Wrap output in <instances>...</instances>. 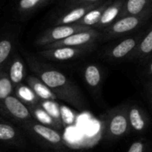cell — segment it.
Listing matches in <instances>:
<instances>
[{"label": "cell", "mask_w": 152, "mask_h": 152, "mask_svg": "<svg viewBox=\"0 0 152 152\" xmlns=\"http://www.w3.org/2000/svg\"><path fill=\"white\" fill-rule=\"evenodd\" d=\"M39 79L60 99L81 111L87 108V103L79 91L78 87L69 80V78L60 71L50 69H35Z\"/></svg>", "instance_id": "1"}, {"label": "cell", "mask_w": 152, "mask_h": 152, "mask_svg": "<svg viewBox=\"0 0 152 152\" xmlns=\"http://www.w3.org/2000/svg\"><path fill=\"white\" fill-rule=\"evenodd\" d=\"M128 108V104H121L106 113L103 118V134L106 140H118L130 133Z\"/></svg>", "instance_id": "2"}, {"label": "cell", "mask_w": 152, "mask_h": 152, "mask_svg": "<svg viewBox=\"0 0 152 152\" xmlns=\"http://www.w3.org/2000/svg\"><path fill=\"white\" fill-rule=\"evenodd\" d=\"M0 110L5 115L24 123L33 120L28 108L13 94L6 97L0 103Z\"/></svg>", "instance_id": "3"}, {"label": "cell", "mask_w": 152, "mask_h": 152, "mask_svg": "<svg viewBox=\"0 0 152 152\" xmlns=\"http://www.w3.org/2000/svg\"><path fill=\"white\" fill-rule=\"evenodd\" d=\"M25 126L35 136L51 144L52 146L57 148L63 146V137L58 130L39 124L34 119L27 122Z\"/></svg>", "instance_id": "4"}, {"label": "cell", "mask_w": 152, "mask_h": 152, "mask_svg": "<svg viewBox=\"0 0 152 152\" xmlns=\"http://www.w3.org/2000/svg\"><path fill=\"white\" fill-rule=\"evenodd\" d=\"M128 121L130 129L138 134L145 133L150 126V118L147 113L139 105H129Z\"/></svg>", "instance_id": "5"}, {"label": "cell", "mask_w": 152, "mask_h": 152, "mask_svg": "<svg viewBox=\"0 0 152 152\" xmlns=\"http://www.w3.org/2000/svg\"><path fill=\"white\" fill-rule=\"evenodd\" d=\"M27 84L33 91L35 95L39 99V101L57 100V97L39 78H37L35 77H28L27 79Z\"/></svg>", "instance_id": "6"}, {"label": "cell", "mask_w": 152, "mask_h": 152, "mask_svg": "<svg viewBox=\"0 0 152 152\" xmlns=\"http://www.w3.org/2000/svg\"><path fill=\"white\" fill-rule=\"evenodd\" d=\"M40 103V102H39ZM28 110L32 115L33 119H35V121H37L39 124H42L44 126L52 127L53 129H56L58 131H60L62 127V126L59 125L41 106L40 104L35 105V106H31L28 107Z\"/></svg>", "instance_id": "7"}, {"label": "cell", "mask_w": 152, "mask_h": 152, "mask_svg": "<svg viewBox=\"0 0 152 152\" xmlns=\"http://www.w3.org/2000/svg\"><path fill=\"white\" fill-rule=\"evenodd\" d=\"M13 90H15V96L20 100L28 108L39 104V99L35 95L28 86L20 84L13 87Z\"/></svg>", "instance_id": "8"}, {"label": "cell", "mask_w": 152, "mask_h": 152, "mask_svg": "<svg viewBox=\"0 0 152 152\" xmlns=\"http://www.w3.org/2000/svg\"><path fill=\"white\" fill-rule=\"evenodd\" d=\"M85 80L92 89H98L102 83V74L95 65H89L85 70Z\"/></svg>", "instance_id": "9"}, {"label": "cell", "mask_w": 152, "mask_h": 152, "mask_svg": "<svg viewBox=\"0 0 152 152\" xmlns=\"http://www.w3.org/2000/svg\"><path fill=\"white\" fill-rule=\"evenodd\" d=\"M8 77L13 87L21 84L24 77V66L20 60H15L12 63Z\"/></svg>", "instance_id": "10"}, {"label": "cell", "mask_w": 152, "mask_h": 152, "mask_svg": "<svg viewBox=\"0 0 152 152\" xmlns=\"http://www.w3.org/2000/svg\"><path fill=\"white\" fill-rule=\"evenodd\" d=\"M136 42L133 38H128L124 41H122L120 44H118L113 50H112V56L114 58L119 59L126 56L130 52L133 51V49L135 47Z\"/></svg>", "instance_id": "11"}, {"label": "cell", "mask_w": 152, "mask_h": 152, "mask_svg": "<svg viewBox=\"0 0 152 152\" xmlns=\"http://www.w3.org/2000/svg\"><path fill=\"white\" fill-rule=\"evenodd\" d=\"M18 138V132L12 125L0 122V142H12Z\"/></svg>", "instance_id": "12"}, {"label": "cell", "mask_w": 152, "mask_h": 152, "mask_svg": "<svg viewBox=\"0 0 152 152\" xmlns=\"http://www.w3.org/2000/svg\"><path fill=\"white\" fill-rule=\"evenodd\" d=\"M77 53V50L71 47H61L48 53V56L52 59L58 61H66L75 57Z\"/></svg>", "instance_id": "13"}, {"label": "cell", "mask_w": 152, "mask_h": 152, "mask_svg": "<svg viewBox=\"0 0 152 152\" xmlns=\"http://www.w3.org/2000/svg\"><path fill=\"white\" fill-rule=\"evenodd\" d=\"M39 104L59 125L62 126L59 105L57 102H55V101H41Z\"/></svg>", "instance_id": "14"}, {"label": "cell", "mask_w": 152, "mask_h": 152, "mask_svg": "<svg viewBox=\"0 0 152 152\" xmlns=\"http://www.w3.org/2000/svg\"><path fill=\"white\" fill-rule=\"evenodd\" d=\"M139 23V20L135 17H126L115 23L113 30L117 33H123L134 28Z\"/></svg>", "instance_id": "15"}, {"label": "cell", "mask_w": 152, "mask_h": 152, "mask_svg": "<svg viewBox=\"0 0 152 152\" xmlns=\"http://www.w3.org/2000/svg\"><path fill=\"white\" fill-rule=\"evenodd\" d=\"M91 40V34L89 33H78L76 35H71L64 38L60 45H84Z\"/></svg>", "instance_id": "16"}, {"label": "cell", "mask_w": 152, "mask_h": 152, "mask_svg": "<svg viewBox=\"0 0 152 152\" xmlns=\"http://www.w3.org/2000/svg\"><path fill=\"white\" fill-rule=\"evenodd\" d=\"M13 93V86L9 77L5 74H0V103Z\"/></svg>", "instance_id": "17"}, {"label": "cell", "mask_w": 152, "mask_h": 152, "mask_svg": "<svg viewBox=\"0 0 152 152\" xmlns=\"http://www.w3.org/2000/svg\"><path fill=\"white\" fill-rule=\"evenodd\" d=\"M74 31L75 29L72 27H68V26L57 27L51 32V37L54 40L64 39L71 36L74 33Z\"/></svg>", "instance_id": "18"}, {"label": "cell", "mask_w": 152, "mask_h": 152, "mask_svg": "<svg viewBox=\"0 0 152 152\" xmlns=\"http://www.w3.org/2000/svg\"><path fill=\"white\" fill-rule=\"evenodd\" d=\"M146 4V0H128L127 10L132 14H138Z\"/></svg>", "instance_id": "19"}, {"label": "cell", "mask_w": 152, "mask_h": 152, "mask_svg": "<svg viewBox=\"0 0 152 152\" xmlns=\"http://www.w3.org/2000/svg\"><path fill=\"white\" fill-rule=\"evenodd\" d=\"M85 13V9L83 8H78L76 9L74 11H72L71 12H69L68 15H66L62 20L61 22L62 23H70V22H74L77 20H79Z\"/></svg>", "instance_id": "20"}, {"label": "cell", "mask_w": 152, "mask_h": 152, "mask_svg": "<svg viewBox=\"0 0 152 152\" xmlns=\"http://www.w3.org/2000/svg\"><path fill=\"white\" fill-rule=\"evenodd\" d=\"M12 49V45L8 40L0 41V64H2L9 56Z\"/></svg>", "instance_id": "21"}, {"label": "cell", "mask_w": 152, "mask_h": 152, "mask_svg": "<svg viewBox=\"0 0 152 152\" xmlns=\"http://www.w3.org/2000/svg\"><path fill=\"white\" fill-rule=\"evenodd\" d=\"M118 8L116 6H112V7L108 8L104 12L103 15L101 17V22L103 24H107V23L110 22L118 15Z\"/></svg>", "instance_id": "22"}, {"label": "cell", "mask_w": 152, "mask_h": 152, "mask_svg": "<svg viewBox=\"0 0 152 152\" xmlns=\"http://www.w3.org/2000/svg\"><path fill=\"white\" fill-rule=\"evenodd\" d=\"M141 51L144 54H148L152 51V32H149L146 37L142 40L141 44Z\"/></svg>", "instance_id": "23"}, {"label": "cell", "mask_w": 152, "mask_h": 152, "mask_svg": "<svg viewBox=\"0 0 152 152\" xmlns=\"http://www.w3.org/2000/svg\"><path fill=\"white\" fill-rule=\"evenodd\" d=\"M100 18H101L100 11H92L85 16L84 23H86L87 25H93L95 22H97Z\"/></svg>", "instance_id": "24"}, {"label": "cell", "mask_w": 152, "mask_h": 152, "mask_svg": "<svg viewBox=\"0 0 152 152\" xmlns=\"http://www.w3.org/2000/svg\"><path fill=\"white\" fill-rule=\"evenodd\" d=\"M146 143L143 141H136L131 144L126 152H145Z\"/></svg>", "instance_id": "25"}, {"label": "cell", "mask_w": 152, "mask_h": 152, "mask_svg": "<svg viewBox=\"0 0 152 152\" xmlns=\"http://www.w3.org/2000/svg\"><path fill=\"white\" fill-rule=\"evenodd\" d=\"M39 1H41V0H20V5L22 9L28 10V9H30L33 6H35Z\"/></svg>", "instance_id": "26"}, {"label": "cell", "mask_w": 152, "mask_h": 152, "mask_svg": "<svg viewBox=\"0 0 152 152\" xmlns=\"http://www.w3.org/2000/svg\"><path fill=\"white\" fill-rule=\"evenodd\" d=\"M86 1H98V0H86Z\"/></svg>", "instance_id": "27"}]
</instances>
